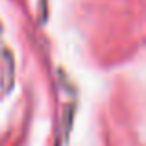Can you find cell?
<instances>
[{"mask_svg": "<svg viewBox=\"0 0 146 146\" xmlns=\"http://www.w3.org/2000/svg\"><path fill=\"white\" fill-rule=\"evenodd\" d=\"M72 117H74V106H70V104H68V106L65 107L63 122H61L63 129H61V133H59V135L63 137V139H67V137H68V129H70V120H72Z\"/></svg>", "mask_w": 146, "mask_h": 146, "instance_id": "obj_2", "label": "cell"}, {"mask_svg": "<svg viewBox=\"0 0 146 146\" xmlns=\"http://www.w3.org/2000/svg\"><path fill=\"white\" fill-rule=\"evenodd\" d=\"M13 76H15V65H13V56L7 48L0 50V87L4 93L13 87Z\"/></svg>", "mask_w": 146, "mask_h": 146, "instance_id": "obj_1", "label": "cell"}]
</instances>
